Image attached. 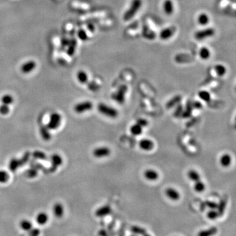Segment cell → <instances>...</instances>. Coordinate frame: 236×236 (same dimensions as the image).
Masks as SVG:
<instances>
[{
    "label": "cell",
    "mask_w": 236,
    "mask_h": 236,
    "mask_svg": "<svg viewBox=\"0 0 236 236\" xmlns=\"http://www.w3.org/2000/svg\"><path fill=\"white\" fill-rule=\"evenodd\" d=\"M97 110L104 116L112 119L116 118L119 114L117 109L105 103H99L97 106Z\"/></svg>",
    "instance_id": "1"
},
{
    "label": "cell",
    "mask_w": 236,
    "mask_h": 236,
    "mask_svg": "<svg viewBox=\"0 0 236 236\" xmlns=\"http://www.w3.org/2000/svg\"><path fill=\"white\" fill-rule=\"evenodd\" d=\"M142 4V0H133L131 7L128 9L125 12L123 16V19L125 21L131 20L134 17L135 14L138 12V11L141 8Z\"/></svg>",
    "instance_id": "2"
},
{
    "label": "cell",
    "mask_w": 236,
    "mask_h": 236,
    "mask_svg": "<svg viewBox=\"0 0 236 236\" xmlns=\"http://www.w3.org/2000/svg\"><path fill=\"white\" fill-rule=\"evenodd\" d=\"M61 121H62V116L58 112H54L51 113V115H50L49 121L47 123L46 126L48 127V128L50 131L55 130L60 127Z\"/></svg>",
    "instance_id": "3"
},
{
    "label": "cell",
    "mask_w": 236,
    "mask_h": 236,
    "mask_svg": "<svg viewBox=\"0 0 236 236\" xmlns=\"http://www.w3.org/2000/svg\"><path fill=\"white\" fill-rule=\"evenodd\" d=\"M92 107H93V104L91 101H85L77 103L74 107V110L77 113H83L90 111Z\"/></svg>",
    "instance_id": "4"
},
{
    "label": "cell",
    "mask_w": 236,
    "mask_h": 236,
    "mask_svg": "<svg viewBox=\"0 0 236 236\" xmlns=\"http://www.w3.org/2000/svg\"><path fill=\"white\" fill-rule=\"evenodd\" d=\"M111 154V149L107 146L97 147L92 150V155L96 158L101 159L108 157Z\"/></svg>",
    "instance_id": "5"
},
{
    "label": "cell",
    "mask_w": 236,
    "mask_h": 236,
    "mask_svg": "<svg viewBox=\"0 0 236 236\" xmlns=\"http://www.w3.org/2000/svg\"><path fill=\"white\" fill-rule=\"evenodd\" d=\"M127 92V87L125 85L119 87V88L114 93L112 94V98L113 101H116L118 103L122 104L125 102V94Z\"/></svg>",
    "instance_id": "6"
},
{
    "label": "cell",
    "mask_w": 236,
    "mask_h": 236,
    "mask_svg": "<svg viewBox=\"0 0 236 236\" xmlns=\"http://www.w3.org/2000/svg\"><path fill=\"white\" fill-rule=\"evenodd\" d=\"M51 163V166L50 167V170L51 172H55V171L58 169L59 167H60L63 162V159L60 155L58 154H53L51 157H50Z\"/></svg>",
    "instance_id": "7"
},
{
    "label": "cell",
    "mask_w": 236,
    "mask_h": 236,
    "mask_svg": "<svg viewBox=\"0 0 236 236\" xmlns=\"http://www.w3.org/2000/svg\"><path fill=\"white\" fill-rule=\"evenodd\" d=\"M215 34V31L213 28H206V29L197 31L195 33V38L198 40H202L207 38H211Z\"/></svg>",
    "instance_id": "8"
},
{
    "label": "cell",
    "mask_w": 236,
    "mask_h": 236,
    "mask_svg": "<svg viewBox=\"0 0 236 236\" xmlns=\"http://www.w3.org/2000/svg\"><path fill=\"white\" fill-rule=\"evenodd\" d=\"M139 148L143 151H151L155 146L154 141L149 139H143L139 143Z\"/></svg>",
    "instance_id": "9"
},
{
    "label": "cell",
    "mask_w": 236,
    "mask_h": 236,
    "mask_svg": "<svg viewBox=\"0 0 236 236\" xmlns=\"http://www.w3.org/2000/svg\"><path fill=\"white\" fill-rule=\"evenodd\" d=\"M165 194L171 201L176 202L181 198L179 191L172 187L167 188L165 191Z\"/></svg>",
    "instance_id": "10"
},
{
    "label": "cell",
    "mask_w": 236,
    "mask_h": 236,
    "mask_svg": "<svg viewBox=\"0 0 236 236\" xmlns=\"http://www.w3.org/2000/svg\"><path fill=\"white\" fill-rule=\"evenodd\" d=\"M144 176L147 181H155L158 180L160 177L159 173L154 169H148L144 170Z\"/></svg>",
    "instance_id": "11"
},
{
    "label": "cell",
    "mask_w": 236,
    "mask_h": 236,
    "mask_svg": "<svg viewBox=\"0 0 236 236\" xmlns=\"http://www.w3.org/2000/svg\"><path fill=\"white\" fill-rule=\"evenodd\" d=\"M53 212L56 218H61L64 216V205L59 202L55 203L53 207Z\"/></svg>",
    "instance_id": "12"
},
{
    "label": "cell",
    "mask_w": 236,
    "mask_h": 236,
    "mask_svg": "<svg viewBox=\"0 0 236 236\" xmlns=\"http://www.w3.org/2000/svg\"><path fill=\"white\" fill-rule=\"evenodd\" d=\"M112 212V209L109 205H104L98 208L95 211V215L97 217L102 218L108 215Z\"/></svg>",
    "instance_id": "13"
},
{
    "label": "cell",
    "mask_w": 236,
    "mask_h": 236,
    "mask_svg": "<svg viewBox=\"0 0 236 236\" xmlns=\"http://www.w3.org/2000/svg\"><path fill=\"white\" fill-rule=\"evenodd\" d=\"M35 222L38 225L44 226L49 221V215L45 212H39L35 217Z\"/></svg>",
    "instance_id": "14"
},
{
    "label": "cell",
    "mask_w": 236,
    "mask_h": 236,
    "mask_svg": "<svg viewBox=\"0 0 236 236\" xmlns=\"http://www.w3.org/2000/svg\"><path fill=\"white\" fill-rule=\"evenodd\" d=\"M232 160V156L229 154L225 153L220 156L219 163L222 167H228L231 165Z\"/></svg>",
    "instance_id": "15"
},
{
    "label": "cell",
    "mask_w": 236,
    "mask_h": 236,
    "mask_svg": "<svg viewBox=\"0 0 236 236\" xmlns=\"http://www.w3.org/2000/svg\"><path fill=\"white\" fill-rule=\"evenodd\" d=\"M218 233V228L215 226H212L206 230L199 231L197 236H214Z\"/></svg>",
    "instance_id": "16"
},
{
    "label": "cell",
    "mask_w": 236,
    "mask_h": 236,
    "mask_svg": "<svg viewBox=\"0 0 236 236\" xmlns=\"http://www.w3.org/2000/svg\"><path fill=\"white\" fill-rule=\"evenodd\" d=\"M21 166H23V165L22 163H21L20 160L15 158V157L11 159L8 164L9 169L11 172H15V171H16Z\"/></svg>",
    "instance_id": "17"
},
{
    "label": "cell",
    "mask_w": 236,
    "mask_h": 236,
    "mask_svg": "<svg viewBox=\"0 0 236 236\" xmlns=\"http://www.w3.org/2000/svg\"><path fill=\"white\" fill-rule=\"evenodd\" d=\"M39 134L41 138L45 140H49L51 139V134L48 127L44 125H41L39 127Z\"/></svg>",
    "instance_id": "18"
},
{
    "label": "cell",
    "mask_w": 236,
    "mask_h": 236,
    "mask_svg": "<svg viewBox=\"0 0 236 236\" xmlns=\"http://www.w3.org/2000/svg\"><path fill=\"white\" fill-rule=\"evenodd\" d=\"M175 32L174 28H167L163 30L160 34V38L163 40H167L173 36V35Z\"/></svg>",
    "instance_id": "19"
},
{
    "label": "cell",
    "mask_w": 236,
    "mask_h": 236,
    "mask_svg": "<svg viewBox=\"0 0 236 236\" xmlns=\"http://www.w3.org/2000/svg\"><path fill=\"white\" fill-rule=\"evenodd\" d=\"M187 176L189 180L194 182L201 180V175L195 169L189 170L187 173Z\"/></svg>",
    "instance_id": "20"
},
{
    "label": "cell",
    "mask_w": 236,
    "mask_h": 236,
    "mask_svg": "<svg viewBox=\"0 0 236 236\" xmlns=\"http://www.w3.org/2000/svg\"><path fill=\"white\" fill-rule=\"evenodd\" d=\"M163 10L167 15H171L174 12V5L171 0H165L164 2Z\"/></svg>",
    "instance_id": "21"
},
{
    "label": "cell",
    "mask_w": 236,
    "mask_h": 236,
    "mask_svg": "<svg viewBox=\"0 0 236 236\" xmlns=\"http://www.w3.org/2000/svg\"><path fill=\"white\" fill-rule=\"evenodd\" d=\"M19 226L25 232H28L33 228V224L32 223V222H30L29 220L23 219L20 221Z\"/></svg>",
    "instance_id": "22"
},
{
    "label": "cell",
    "mask_w": 236,
    "mask_h": 236,
    "mask_svg": "<svg viewBox=\"0 0 236 236\" xmlns=\"http://www.w3.org/2000/svg\"><path fill=\"white\" fill-rule=\"evenodd\" d=\"M142 128L143 127L136 123L131 126L130 133L134 136H139L142 133Z\"/></svg>",
    "instance_id": "23"
},
{
    "label": "cell",
    "mask_w": 236,
    "mask_h": 236,
    "mask_svg": "<svg viewBox=\"0 0 236 236\" xmlns=\"http://www.w3.org/2000/svg\"><path fill=\"white\" fill-rule=\"evenodd\" d=\"M130 231L135 235H142L146 233V230L144 228H143L139 226H131L130 228Z\"/></svg>",
    "instance_id": "24"
},
{
    "label": "cell",
    "mask_w": 236,
    "mask_h": 236,
    "mask_svg": "<svg viewBox=\"0 0 236 236\" xmlns=\"http://www.w3.org/2000/svg\"><path fill=\"white\" fill-rule=\"evenodd\" d=\"M206 186L201 180L194 182V190L197 193H202L205 190Z\"/></svg>",
    "instance_id": "25"
},
{
    "label": "cell",
    "mask_w": 236,
    "mask_h": 236,
    "mask_svg": "<svg viewBox=\"0 0 236 236\" xmlns=\"http://www.w3.org/2000/svg\"><path fill=\"white\" fill-rule=\"evenodd\" d=\"M1 102H2V104H3L9 106L14 102V98L11 95L6 94L2 97Z\"/></svg>",
    "instance_id": "26"
},
{
    "label": "cell",
    "mask_w": 236,
    "mask_h": 236,
    "mask_svg": "<svg viewBox=\"0 0 236 236\" xmlns=\"http://www.w3.org/2000/svg\"><path fill=\"white\" fill-rule=\"evenodd\" d=\"M197 22L201 25H206L209 22V17L205 13H202L198 16Z\"/></svg>",
    "instance_id": "27"
},
{
    "label": "cell",
    "mask_w": 236,
    "mask_h": 236,
    "mask_svg": "<svg viewBox=\"0 0 236 236\" xmlns=\"http://www.w3.org/2000/svg\"><path fill=\"white\" fill-rule=\"evenodd\" d=\"M199 56L203 60H207L211 56L209 49L207 47L202 48L199 51Z\"/></svg>",
    "instance_id": "28"
},
{
    "label": "cell",
    "mask_w": 236,
    "mask_h": 236,
    "mask_svg": "<svg viewBox=\"0 0 236 236\" xmlns=\"http://www.w3.org/2000/svg\"><path fill=\"white\" fill-rule=\"evenodd\" d=\"M32 155L34 158L37 159V160H47L46 154L44 152L39 151V150H35V151H34L32 154Z\"/></svg>",
    "instance_id": "29"
},
{
    "label": "cell",
    "mask_w": 236,
    "mask_h": 236,
    "mask_svg": "<svg viewBox=\"0 0 236 236\" xmlns=\"http://www.w3.org/2000/svg\"><path fill=\"white\" fill-rule=\"evenodd\" d=\"M198 96L200 98V99H202V101L205 102H209L211 101V95L209 94V92H207L206 91H201L199 92Z\"/></svg>",
    "instance_id": "30"
},
{
    "label": "cell",
    "mask_w": 236,
    "mask_h": 236,
    "mask_svg": "<svg viewBox=\"0 0 236 236\" xmlns=\"http://www.w3.org/2000/svg\"><path fill=\"white\" fill-rule=\"evenodd\" d=\"M9 180V175L4 170L0 169V183L4 184Z\"/></svg>",
    "instance_id": "31"
},
{
    "label": "cell",
    "mask_w": 236,
    "mask_h": 236,
    "mask_svg": "<svg viewBox=\"0 0 236 236\" xmlns=\"http://www.w3.org/2000/svg\"><path fill=\"white\" fill-rule=\"evenodd\" d=\"M214 70H215L218 76H223L226 73V68L224 65L222 64H217V65L214 67Z\"/></svg>",
    "instance_id": "32"
},
{
    "label": "cell",
    "mask_w": 236,
    "mask_h": 236,
    "mask_svg": "<svg viewBox=\"0 0 236 236\" xmlns=\"http://www.w3.org/2000/svg\"><path fill=\"white\" fill-rule=\"evenodd\" d=\"M218 217H220L219 214L217 211L215 209H211L207 213V217L208 218L209 220H216Z\"/></svg>",
    "instance_id": "33"
},
{
    "label": "cell",
    "mask_w": 236,
    "mask_h": 236,
    "mask_svg": "<svg viewBox=\"0 0 236 236\" xmlns=\"http://www.w3.org/2000/svg\"><path fill=\"white\" fill-rule=\"evenodd\" d=\"M77 80L81 83H85L88 80L87 75L85 71H80L77 74Z\"/></svg>",
    "instance_id": "34"
},
{
    "label": "cell",
    "mask_w": 236,
    "mask_h": 236,
    "mask_svg": "<svg viewBox=\"0 0 236 236\" xmlns=\"http://www.w3.org/2000/svg\"><path fill=\"white\" fill-rule=\"evenodd\" d=\"M226 201L225 199L222 200L221 202L220 203L219 205H218L217 207V209H218V212L220 216H222L224 214L225 208H226Z\"/></svg>",
    "instance_id": "35"
},
{
    "label": "cell",
    "mask_w": 236,
    "mask_h": 236,
    "mask_svg": "<svg viewBox=\"0 0 236 236\" xmlns=\"http://www.w3.org/2000/svg\"><path fill=\"white\" fill-rule=\"evenodd\" d=\"M9 112H10L9 106L3 104H2V105H0V114L5 116V115H7V114H8Z\"/></svg>",
    "instance_id": "36"
},
{
    "label": "cell",
    "mask_w": 236,
    "mask_h": 236,
    "mask_svg": "<svg viewBox=\"0 0 236 236\" xmlns=\"http://www.w3.org/2000/svg\"><path fill=\"white\" fill-rule=\"evenodd\" d=\"M41 232L39 228H32L30 231H28V236H39Z\"/></svg>",
    "instance_id": "37"
},
{
    "label": "cell",
    "mask_w": 236,
    "mask_h": 236,
    "mask_svg": "<svg viewBox=\"0 0 236 236\" xmlns=\"http://www.w3.org/2000/svg\"><path fill=\"white\" fill-rule=\"evenodd\" d=\"M27 175L30 178H34L38 175V170L35 169H30L27 171Z\"/></svg>",
    "instance_id": "38"
},
{
    "label": "cell",
    "mask_w": 236,
    "mask_h": 236,
    "mask_svg": "<svg viewBox=\"0 0 236 236\" xmlns=\"http://www.w3.org/2000/svg\"><path fill=\"white\" fill-rule=\"evenodd\" d=\"M205 205H206V206L208 207L209 208H210V209H217V207H218V204L213 202L207 201V202H206Z\"/></svg>",
    "instance_id": "39"
},
{
    "label": "cell",
    "mask_w": 236,
    "mask_h": 236,
    "mask_svg": "<svg viewBox=\"0 0 236 236\" xmlns=\"http://www.w3.org/2000/svg\"><path fill=\"white\" fill-rule=\"evenodd\" d=\"M136 123H137V124H139V125H140L142 127H145L148 124V122L147 120H146L144 119H142V118L139 119L137 121V122H136Z\"/></svg>",
    "instance_id": "40"
},
{
    "label": "cell",
    "mask_w": 236,
    "mask_h": 236,
    "mask_svg": "<svg viewBox=\"0 0 236 236\" xmlns=\"http://www.w3.org/2000/svg\"><path fill=\"white\" fill-rule=\"evenodd\" d=\"M98 235L100 236H110L108 232L105 230H103V229L98 232Z\"/></svg>",
    "instance_id": "41"
},
{
    "label": "cell",
    "mask_w": 236,
    "mask_h": 236,
    "mask_svg": "<svg viewBox=\"0 0 236 236\" xmlns=\"http://www.w3.org/2000/svg\"><path fill=\"white\" fill-rule=\"evenodd\" d=\"M118 236H125V229L123 226L120 228L118 233Z\"/></svg>",
    "instance_id": "42"
},
{
    "label": "cell",
    "mask_w": 236,
    "mask_h": 236,
    "mask_svg": "<svg viewBox=\"0 0 236 236\" xmlns=\"http://www.w3.org/2000/svg\"><path fill=\"white\" fill-rule=\"evenodd\" d=\"M142 236H151V235H150L148 234V233H144V235H142Z\"/></svg>",
    "instance_id": "43"
},
{
    "label": "cell",
    "mask_w": 236,
    "mask_h": 236,
    "mask_svg": "<svg viewBox=\"0 0 236 236\" xmlns=\"http://www.w3.org/2000/svg\"><path fill=\"white\" fill-rule=\"evenodd\" d=\"M131 236H138L137 235H135V234H133V235H131Z\"/></svg>",
    "instance_id": "44"
}]
</instances>
